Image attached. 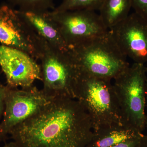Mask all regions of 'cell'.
<instances>
[{"instance_id":"obj_11","label":"cell","mask_w":147,"mask_h":147,"mask_svg":"<svg viewBox=\"0 0 147 147\" xmlns=\"http://www.w3.org/2000/svg\"><path fill=\"white\" fill-rule=\"evenodd\" d=\"M18 14L41 39L51 46L63 51L69 47L61 34L57 24L47 12L17 10Z\"/></svg>"},{"instance_id":"obj_21","label":"cell","mask_w":147,"mask_h":147,"mask_svg":"<svg viewBox=\"0 0 147 147\" xmlns=\"http://www.w3.org/2000/svg\"><path fill=\"white\" fill-rule=\"evenodd\" d=\"M146 106L147 107V80L146 85ZM146 128L147 129V115H146Z\"/></svg>"},{"instance_id":"obj_9","label":"cell","mask_w":147,"mask_h":147,"mask_svg":"<svg viewBox=\"0 0 147 147\" xmlns=\"http://www.w3.org/2000/svg\"><path fill=\"white\" fill-rule=\"evenodd\" d=\"M108 30L127 58L147 63V20L134 12Z\"/></svg>"},{"instance_id":"obj_10","label":"cell","mask_w":147,"mask_h":147,"mask_svg":"<svg viewBox=\"0 0 147 147\" xmlns=\"http://www.w3.org/2000/svg\"><path fill=\"white\" fill-rule=\"evenodd\" d=\"M34 58L22 51L0 44V67L6 79L7 86L27 88L41 81V69Z\"/></svg>"},{"instance_id":"obj_15","label":"cell","mask_w":147,"mask_h":147,"mask_svg":"<svg viewBox=\"0 0 147 147\" xmlns=\"http://www.w3.org/2000/svg\"><path fill=\"white\" fill-rule=\"evenodd\" d=\"M105 0H63L52 11L55 12L77 9L99 11Z\"/></svg>"},{"instance_id":"obj_16","label":"cell","mask_w":147,"mask_h":147,"mask_svg":"<svg viewBox=\"0 0 147 147\" xmlns=\"http://www.w3.org/2000/svg\"><path fill=\"white\" fill-rule=\"evenodd\" d=\"M134 12L147 20V0H131Z\"/></svg>"},{"instance_id":"obj_12","label":"cell","mask_w":147,"mask_h":147,"mask_svg":"<svg viewBox=\"0 0 147 147\" xmlns=\"http://www.w3.org/2000/svg\"><path fill=\"white\" fill-rule=\"evenodd\" d=\"M142 132L125 125H117L93 130L86 147H110L128 139L142 136Z\"/></svg>"},{"instance_id":"obj_2","label":"cell","mask_w":147,"mask_h":147,"mask_svg":"<svg viewBox=\"0 0 147 147\" xmlns=\"http://www.w3.org/2000/svg\"><path fill=\"white\" fill-rule=\"evenodd\" d=\"M68 51L80 74L112 80L129 66L109 30Z\"/></svg>"},{"instance_id":"obj_20","label":"cell","mask_w":147,"mask_h":147,"mask_svg":"<svg viewBox=\"0 0 147 147\" xmlns=\"http://www.w3.org/2000/svg\"><path fill=\"white\" fill-rule=\"evenodd\" d=\"M2 147H20L18 144L14 141L6 143Z\"/></svg>"},{"instance_id":"obj_5","label":"cell","mask_w":147,"mask_h":147,"mask_svg":"<svg viewBox=\"0 0 147 147\" xmlns=\"http://www.w3.org/2000/svg\"><path fill=\"white\" fill-rule=\"evenodd\" d=\"M39 60L43 91L54 99H75L80 72L68 50H59L45 41Z\"/></svg>"},{"instance_id":"obj_8","label":"cell","mask_w":147,"mask_h":147,"mask_svg":"<svg viewBox=\"0 0 147 147\" xmlns=\"http://www.w3.org/2000/svg\"><path fill=\"white\" fill-rule=\"evenodd\" d=\"M44 41L9 5L0 6V44L24 51L39 60Z\"/></svg>"},{"instance_id":"obj_7","label":"cell","mask_w":147,"mask_h":147,"mask_svg":"<svg viewBox=\"0 0 147 147\" xmlns=\"http://www.w3.org/2000/svg\"><path fill=\"white\" fill-rule=\"evenodd\" d=\"M49 13L69 47L105 34L108 31L99 14L94 11H51Z\"/></svg>"},{"instance_id":"obj_4","label":"cell","mask_w":147,"mask_h":147,"mask_svg":"<svg viewBox=\"0 0 147 147\" xmlns=\"http://www.w3.org/2000/svg\"><path fill=\"white\" fill-rule=\"evenodd\" d=\"M146 71L144 65L134 63L113 84L123 125L141 132L146 128Z\"/></svg>"},{"instance_id":"obj_13","label":"cell","mask_w":147,"mask_h":147,"mask_svg":"<svg viewBox=\"0 0 147 147\" xmlns=\"http://www.w3.org/2000/svg\"><path fill=\"white\" fill-rule=\"evenodd\" d=\"M131 8V0H105L98 14L109 30L125 19Z\"/></svg>"},{"instance_id":"obj_17","label":"cell","mask_w":147,"mask_h":147,"mask_svg":"<svg viewBox=\"0 0 147 147\" xmlns=\"http://www.w3.org/2000/svg\"><path fill=\"white\" fill-rule=\"evenodd\" d=\"M142 136L128 139L110 147H139L140 139Z\"/></svg>"},{"instance_id":"obj_6","label":"cell","mask_w":147,"mask_h":147,"mask_svg":"<svg viewBox=\"0 0 147 147\" xmlns=\"http://www.w3.org/2000/svg\"><path fill=\"white\" fill-rule=\"evenodd\" d=\"M54 98L34 86L12 88L6 86L5 108L0 122V142L16 126L37 113Z\"/></svg>"},{"instance_id":"obj_14","label":"cell","mask_w":147,"mask_h":147,"mask_svg":"<svg viewBox=\"0 0 147 147\" xmlns=\"http://www.w3.org/2000/svg\"><path fill=\"white\" fill-rule=\"evenodd\" d=\"M9 5L17 10L34 12H47L55 9L54 0H9Z\"/></svg>"},{"instance_id":"obj_18","label":"cell","mask_w":147,"mask_h":147,"mask_svg":"<svg viewBox=\"0 0 147 147\" xmlns=\"http://www.w3.org/2000/svg\"><path fill=\"white\" fill-rule=\"evenodd\" d=\"M6 86H4L0 84V122L2 119L5 108Z\"/></svg>"},{"instance_id":"obj_1","label":"cell","mask_w":147,"mask_h":147,"mask_svg":"<svg viewBox=\"0 0 147 147\" xmlns=\"http://www.w3.org/2000/svg\"><path fill=\"white\" fill-rule=\"evenodd\" d=\"M86 111L74 98H55L10 132L20 147H86L92 135Z\"/></svg>"},{"instance_id":"obj_3","label":"cell","mask_w":147,"mask_h":147,"mask_svg":"<svg viewBox=\"0 0 147 147\" xmlns=\"http://www.w3.org/2000/svg\"><path fill=\"white\" fill-rule=\"evenodd\" d=\"M75 95L89 116L93 130L123 125L112 80L80 74Z\"/></svg>"},{"instance_id":"obj_22","label":"cell","mask_w":147,"mask_h":147,"mask_svg":"<svg viewBox=\"0 0 147 147\" xmlns=\"http://www.w3.org/2000/svg\"><path fill=\"white\" fill-rule=\"evenodd\" d=\"M146 70H147V66L146 67Z\"/></svg>"},{"instance_id":"obj_19","label":"cell","mask_w":147,"mask_h":147,"mask_svg":"<svg viewBox=\"0 0 147 147\" xmlns=\"http://www.w3.org/2000/svg\"><path fill=\"white\" fill-rule=\"evenodd\" d=\"M139 147H147V135H143L141 137Z\"/></svg>"}]
</instances>
